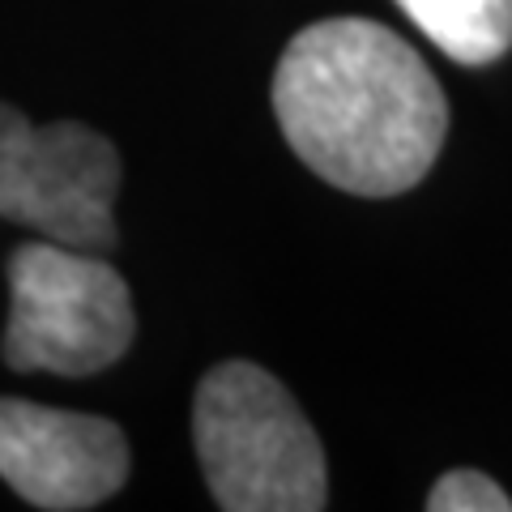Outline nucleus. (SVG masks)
I'll return each instance as SVG.
<instances>
[{
  "mask_svg": "<svg viewBox=\"0 0 512 512\" xmlns=\"http://www.w3.org/2000/svg\"><path fill=\"white\" fill-rule=\"evenodd\" d=\"M192 440L205 483L227 512H320L329 470L308 414L265 367H210L192 402Z\"/></svg>",
  "mask_w": 512,
  "mask_h": 512,
  "instance_id": "f03ea898",
  "label": "nucleus"
},
{
  "mask_svg": "<svg viewBox=\"0 0 512 512\" xmlns=\"http://www.w3.org/2000/svg\"><path fill=\"white\" fill-rule=\"evenodd\" d=\"M120 150L103 133L52 120L30 124L0 103V218L86 252L116 248Z\"/></svg>",
  "mask_w": 512,
  "mask_h": 512,
  "instance_id": "20e7f679",
  "label": "nucleus"
},
{
  "mask_svg": "<svg viewBox=\"0 0 512 512\" xmlns=\"http://www.w3.org/2000/svg\"><path fill=\"white\" fill-rule=\"evenodd\" d=\"M0 478L43 512L99 508L128 483V440L99 414L0 397Z\"/></svg>",
  "mask_w": 512,
  "mask_h": 512,
  "instance_id": "39448f33",
  "label": "nucleus"
},
{
  "mask_svg": "<svg viewBox=\"0 0 512 512\" xmlns=\"http://www.w3.org/2000/svg\"><path fill=\"white\" fill-rule=\"evenodd\" d=\"M274 116L320 180L355 197H397L436 167L448 103L414 47L372 18H325L286 43Z\"/></svg>",
  "mask_w": 512,
  "mask_h": 512,
  "instance_id": "f257e3e1",
  "label": "nucleus"
},
{
  "mask_svg": "<svg viewBox=\"0 0 512 512\" xmlns=\"http://www.w3.org/2000/svg\"><path fill=\"white\" fill-rule=\"evenodd\" d=\"M431 512H512L508 491L483 470H448L427 495Z\"/></svg>",
  "mask_w": 512,
  "mask_h": 512,
  "instance_id": "0eeeda50",
  "label": "nucleus"
},
{
  "mask_svg": "<svg viewBox=\"0 0 512 512\" xmlns=\"http://www.w3.org/2000/svg\"><path fill=\"white\" fill-rule=\"evenodd\" d=\"M448 60L491 64L512 47V0H393Z\"/></svg>",
  "mask_w": 512,
  "mask_h": 512,
  "instance_id": "423d86ee",
  "label": "nucleus"
},
{
  "mask_svg": "<svg viewBox=\"0 0 512 512\" xmlns=\"http://www.w3.org/2000/svg\"><path fill=\"white\" fill-rule=\"evenodd\" d=\"M133 333L128 282L99 252L43 235L9 252V329L0 355L13 372L94 376L124 359Z\"/></svg>",
  "mask_w": 512,
  "mask_h": 512,
  "instance_id": "7ed1b4c3",
  "label": "nucleus"
}]
</instances>
